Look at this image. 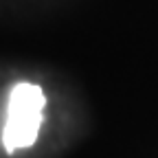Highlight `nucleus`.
<instances>
[{
  "label": "nucleus",
  "mask_w": 158,
  "mask_h": 158,
  "mask_svg": "<svg viewBox=\"0 0 158 158\" xmlns=\"http://www.w3.org/2000/svg\"><path fill=\"white\" fill-rule=\"evenodd\" d=\"M44 114V92L35 84H18L9 94L7 123L2 130V143L9 154L31 147L37 138Z\"/></svg>",
  "instance_id": "obj_1"
}]
</instances>
